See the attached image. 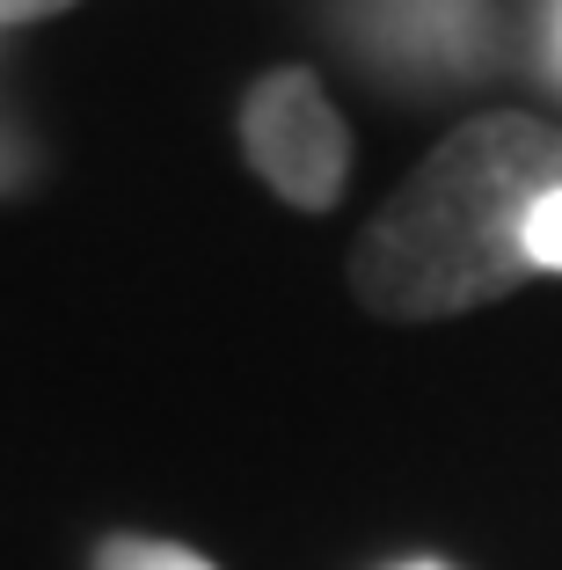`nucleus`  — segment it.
Listing matches in <instances>:
<instances>
[{
  "label": "nucleus",
  "instance_id": "obj_2",
  "mask_svg": "<svg viewBox=\"0 0 562 570\" xmlns=\"http://www.w3.org/2000/svg\"><path fill=\"white\" fill-rule=\"evenodd\" d=\"M241 154L293 213H329L351 176V132L307 67H270L241 96Z\"/></svg>",
  "mask_w": 562,
  "mask_h": 570
},
{
  "label": "nucleus",
  "instance_id": "obj_6",
  "mask_svg": "<svg viewBox=\"0 0 562 570\" xmlns=\"http://www.w3.org/2000/svg\"><path fill=\"white\" fill-rule=\"evenodd\" d=\"M410 570H438V563H410Z\"/></svg>",
  "mask_w": 562,
  "mask_h": 570
},
{
  "label": "nucleus",
  "instance_id": "obj_1",
  "mask_svg": "<svg viewBox=\"0 0 562 570\" xmlns=\"http://www.w3.org/2000/svg\"><path fill=\"white\" fill-rule=\"evenodd\" d=\"M562 190V125L526 110L453 125L416 176L365 219L351 293L381 322H446L533 278L526 219Z\"/></svg>",
  "mask_w": 562,
  "mask_h": 570
},
{
  "label": "nucleus",
  "instance_id": "obj_4",
  "mask_svg": "<svg viewBox=\"0 0 562 570\" xmlns=\"http://www.w3.org/2000/svg\"><path fill=\"white\" fill-rule=\"evenodd\" d=\"M526 264L562 278V190H548V198L533 205V219H526Z\"/></svg>",
  "mask_w": 562,
  "mask_h": 570
},
{
  "label": "nucleus",
  "instance_id": "obj_3",
  "mask_svg": "<svg viewBox=\"0 0 562 570\" xmlns=\"http://www.w3.org/2000/svg\"><path fill=\"white\" fill-rule=\"evenodd\" d=\"M96 570H219L198 549H176V541H147V534H110L96 549Z\"/></svg>",
  "mask_w": 562,
  "mask_h": 570
},
{
  "label": "nucleus",
  "instance_id": "obj_5",
  "mask_svg": "<svg viewBox=\"0 0 562 570\" xmlns=\"http://www.w3.org/2000/svg\"><path fill=\"white\" fill-rule=\"evenodd\" d=\"M67 8H81V0H0V30H8V22H45V16H67Z\"/></svg>",
  "mask_w": 562,
  "mask_h": 570
}]
</instances>
